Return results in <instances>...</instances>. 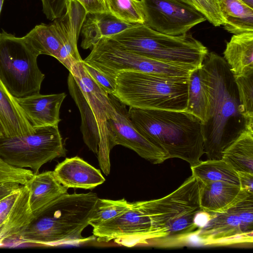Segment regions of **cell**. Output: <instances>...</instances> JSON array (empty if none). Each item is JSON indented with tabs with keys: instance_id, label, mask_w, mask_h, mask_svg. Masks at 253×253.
<instances>
[{
	"instance_id": "39",
	"label": "cell",
	"mask_w": 253,
	"mask_h": 253,
	"mask_svg": "<svg viewBox=\"0 0 253 253\" xmlns=\"http://www.w3.org/2000/svg\"><path fill=\"white\" fill-rule=\"evenodd\" d=\"M248 6L253 8V0H241Z\"/></svg>"
},
{
	"instance_id": "25",
	"label": "cell",
	"mask_w": 253,
	"mask_h": 253,
	"mask_svg": "<svg viewBox=\"0 0 253 253\" xmlns=\"http://www.w3.org/2000/svg\"><path fill=\"white\" fill-rule=\"evenodd\" d=\"M221 159L237 172L253 173V128L247 127L231 143Z\"/></svg>"
},
{
	"instance_id": "29",
	"label": "cell",
	"mask_w": 253,
	"mask_h": 253,
	"mask_svg": "<svg viewBox=\"0 0 253 253\" xmlns=\"http://www.w3.org/2000/svg\"><path fill=\"white\" fill-rule=\"evenodd\" d=\"M104 0L108 12L118 19L131 24L144 23V15L141 0Z\"/></svg>"
},
{
	"instance_id": "5",
	"label": "cell",
	"mask_w": 253,
	"mask_h": 253,
	"mask_svg": "<svg viewBox=\"0 0 253 253\" xmlns=\"http://www.w3.org/2000/svg\"><path fill=\"white\" fill-rule=\"evenodd\" d=\"M119 47L156 60L191 69L201 67L207 48L190 34L170 36L137 24L105 38Z\"/></svg>"
},
{
	"instance_id": "27",
	"label": "cell",
	"mask_w": 253,
	"mask_h": 253,
	"mask_svg": "<svg viewBox=\"0 0 253 253\" xmlns=\"http://www.w3.org/2000/svg\"><path fill=\"white\" fill-rule=\"evenodd\" d=\"M224 29L233 35L253 32V8L241 0H221Z\"/></svg>"
},
{
	"instance_id": "36",
	"label": "cell",
	"mask_w": 253,
	"mask_h": 253,
	"mask_svg": "<svg viewBox=\"0 0 253 253\" xmlns=\"http://www.w3.org/2000/svg\"><path fill=\"white\" fill-rule=\"evenodd\" d=\"M87 13L108 12L104 0H76Z\"/></svg>"
},
{
	"instance_id": "8",
	"label": "cell",
	"mask_w": 253,
	"mask_h": 253,
	"mask_svg": "<svg viewBox=\"0 0 253 253\" xmlns=\"http://www.w3.org/2000/svg\"><path fill=\"white\" fill-rule=\"evenodd\" d=\"M35 129L24 135L0 137V156L11 165L30 168L37 174L44 164L65 157L66 151L58 126Z\"/></svg>"
},
{
	"instance_id": "30",
	"label": "cell",
	"mask_w": 253,
	"mask_h": 253,
	"mask_svg": "<svg viewBox=\"0 0 253 253\" xmlns=\"http://www.w3.org/2000/svg\"><path fill=\"white\" fill-rule=\"evenodd\" d=\"M125 198L118 200L98 198L89 221L93 228L117 217L129 208Z\"/></svg>"
},
{
	"instance_id": "32",
	"label": "cell",
	"mask_w": 253,
	"mask_h": 253,
	"mask_svg": "<svg viewBox=\"0 0 253 253\" xmlns=\"http://www.w3.org/2000/svg\"><path fill=\"white\" fill-rule=\"evenodd\" d=\"M193 7L215 27L225 23L221 8V0H191Z\"/></svg>"
},
{
	"instance_id": "11",
	"label": "cell",
	"mask_w": 253,
	"mask_h": 253,
	"mask_svg": "<svg viewBox=\"0 0 253 253\" xmlns=\"http://www.w3.org/2000/svg\"><path fill=\"white\" fill-rule=\"evenodd\" d=\"M145 22L151 29L168 35L179 36L206 20L193 6L179 0H141Z\"/></svg>"
},
{
	"instance_id": "35",
	"label": "cell",
	"mask_w": 253,
	"mask_h": 253,
	"mask_svg": "<svg viewBox=\"0 0 253 253\" xmlns=\"http://www.w3.org/2000/svg\"><path fill=\"white\" fill-rule=\"evenodd\" d=\"M42 11L46 17L50 20L59 18L66 9L68 0H41Z\"/></svg>"
},
{
	"instance_id": "1",
	"label": "cell",
	"mask_w": 253,
	"mask_h": 253,
	"mask_svg": "<svg viewBox=\"0 0 253 253\" xmlns=\"http://www.w3.org/2000/svg\"><path fill=\"white\" fill-rule=\"evenodd\" d=\"M202 67L209 101L208 117L201 125L205 153L208 159L220 160L224 150L253 126L248 125L234 77L223 57L208 53Z\"/></svg>"
},
{
	"instance_id": "18",
	"label": "cell",
	"mask_w": 253,
	"mask_h": 253,
	"mask_svg": "<svg viewBox=\"0 0 253 253\" xmlns=\"http://www.w3.org/2000/svg\"><path fill=\"white\" fill-rule=\"evenodd\" d=\"M134 25L122 21L109 12L87 13L81 31V46L84 49L92 48L101 39L117 34Z\"/></svg>"
},
{
	"instance_id": "31",
	"label": "cell",
	"mask_w": 253,
	"mask_h": 253,
	"mask_svg": "<svg viewBox=\"0 0 253 253\" xmlns=\"http://www.w3.org/2000/svg\"><path fill=\"white\" fill-rule=\"evenodd\" d=\"M239 101L250 126H253V73L235 78Z\"/></svg>"
},
{
	"instance_id": "9",
	"label": "cell",
	"mask_w": 253,
	"mask_h": 253,
	"mask_svg": "<svg viewBox=\"0 0 253 253\" xmlns=\"http://www.w3.org/2000/svg\"><path fill=\"white\" fill-rule=\"evenodd\" d=\"M194 235L206 245L253 243V192L241 189L237 199L222 211L210 213Z\"/></svg>"
},
{
	"instance_id": "2",
	"label": "cell",
	"mask_w": 253,
	"mask_h": 253,
	"mask_svg": "<svg viewBox=\"0 0 253 253\" xmlns=\"http://www.w3.org/2000/svg\"><path fill=\"white\" fill-rule=\"evenodd\" d=\"M129 118L137 130L163 150L167 159L179 158L191 166L205 154L202 122L185 111L129 107Z\"/></svg>"
},
{
	"instance_id": "38",
	"label": "cell",
	"mask_w": 253,
	"mask_h": 253,
	"mask_svg": "<svg viewBox=\"0 0 253 253\" xmlns=\"http://www.w3.org/2000/svg\"><path fill=\"white\" fill-rule=\"evenodd\" d=\"M21 185L15 182H8L0 184V201L18 190Z\"/></svg>"
},
{
	"instance_id": "19",
	"label": "cell",
	"mask_w": 253,
	"mask_h": 253,
	"mask_svg": "<svg viewBox=\"0 0 253 253\" xmlns=\"http://www.w3.org/2000/svg\"><path fill=\"white\" fill-rule=\"evenodd\" d=\"M25 185L29 190V205L34 216L67 193L68 189L60 183L53 171L34 174Z\"/></svg>"
},
{
	"instance_id": "15",
	"label": "cell",
	"mask_w": 253,
	"mask_h": 253,
	"mask_svg": "<svg viewBox=\"0 0 253 253\" xmlns=\"http://www.w3.org/2000/svg\"><path fill=\"white\" fill-rule=\"evenodd\" d=\"M71 13V4L68 0L65 13L61 17L49 24L36 25L22 38L37 55L45 54L57 59L67 38Z\"/></svg>"
},
{
	"instance_id": "26",
	"label": "cell",
	"mask_w": 253,
	"mask_h": 253,
	"mask_svg": "<svg viewBox=\"0 0 253 253\" xmlns=\"http://www.w3.org/2000/svg\"><path fill=\"white\" fill-rule=\"evenodd\" d=\"M209 106L208 88L202 66L189 75L187 104L184 111L193 115L203 123L207 118Z\"/></svg>"
},
{
	"instance_id": "37",
	"label": "cell",
	"mask_w": 253,
	"mask_h": 253,
	"mask_svg": "<svg viewBox=\"0 0 253 253\" xmlns=\"http://www.w3.org/2000/svg\"><path fill=\"white\" fill-rule=\"evenodd\" d=\"M241 189L253 192V173L237 172Z\"/></svg>"
},
{
	"instance_id": "24",
	"label": "cell",
	"mask_w": 253,
	"mask_h": 253,
	"mask_svg": "<svg viewBox=\"0 0 253 253\" xmlns=\"http://www.w3.org/2000/svg\"><path fill=\"white\" fill-rule=\"evenodd\" d=\"M72 14L65 43L59 51L57 59L70 72L74 64L83 60L77 46L82 26L87 13L76 0H71Z\"/></svg>"
},
{
	"instance_id": "28",
	"label": "cell",
	"mask_w": 253,
	"mask_h": 253,
	"mask_svg": "<svg viewBox=\"0 0 253 253\" xmlns=\"http://www.w3.org/2000/svg\"><path fill=\"white\" fill-rule=\"evenodd\" d=\"M192 175L203 181H223L240 186L238 173L222 159L201 161L191 166Z\"/></svg>"
},
{
	"instance_id": "22",
	"label": "cell",
	"mask_w": 253,
	"mask_h": 253,
	"mask_svg": "<svg viewBox=\"0 0 253 253\" xmlns=\"http://www.w3.org/2000/svg\"><path fill=\"white\" fill-rule=\"evenodd\" d=\"M241 191L239 185L201 180L200 203L202 210L210 213L222 211L237 199Z\"/></svg>"
},
{
	"instance_id": "7",
	"label": "cell",
	"mask_w": 253,
	"mask_h": 253,
	"mask_svg": "<svg viewBox=\"0 0 253 253\" xmlns=\"http://www.w3.org/2000/svg\"><path fill=\"white\" fill-rule=\"evenodd\" d=\"M37 55L23 38L2 30L0 34V80L16 98L40 93L44 79Z\"/></svg>"
},
{
	"instance_id": "21",
	"label": "cell",
	"mask_w": 253,
	"mask_h": 253,
	"mask_svg": "<svg viewBox=\"0 0 253 253\" xmlns=\"http://www.w3.org/2000/svg\"><path fill=\"white\" fill-rule=\"evenodd\" d=\"M0 122L5 136L13 137L33 133L35 129L24 112L0 80Z\"/></svg>"
},
{
	"instance_id": "34",
	"label": "cell",
	"mask_w": 253,
	"mask_h": 253,
	"mask_svg": "<svg viewBox=\"0 0 253 253\" xmlns=\"http://www.w3.org/2000/svg\"><path fill=\"white\" fill-rule=\"evenodd\" d=\"M84 68L90 77L108 94L114 95L116 90V80L83 61Z\"/></svg>"
},
{
	"instance_id": "6",
	"label": "cell",
	"mask_w": 253,
	"mask_h": 253,
	"mask_svg": "<svg viewBox=\"0 0 253 253\" xmlns=\"http://www.w3.org/2000/svg\"><path fill=\"white\" fill-rule=\"evenodd\" d=\"M189 77L123 71L116 76L114 95L129 107L184 111Z\"/></svg>"
},
{
	"instance_id": "33",
	"label": "cell",
	"mask_w": 253,
	"mask_h": 253,
	"mask_svg": "<svg viewBox=\"0 0 253 253\" xmlns=\"http://www.w3.org/2000/svg\"><path fill=\"white\" fill-rule=\"evenodd\" d=\"M34 174L32 170L11 165L0 156V184L15 182L24 185Z\"/></svg>"
},
{
	"instance_id": "3",
	"label": "cell",
	"mask_w": 253,
	"mask_h": 253,
	"mask_svg": "<svg viewBox=\"0 0 253 253\" xmlns=\"http://www.w3.org/2000/svg\"><path fill=\"white\" fill-rule=\"evenodd\" d=\"M98 198L91 192L63 194L34 216L19 239L23 243L49 246L91 240L82 233L89 225Z\"/></svg>"
},
{
	"instance_id": "16",
	"label": "cell",
	"mask_w": 253,
	"mask_h": 253,
	"mask_svg": "<svg viewBox=\"0 0 253 253\" xmlns=\"http://www.w3.org/2000/svg\"><path fill=\"white\" fill-rule=\"evenodd\" d=\"M66 94L64 93L49 95L40 93L24 98H16L27 120L35 129L58 126L61 121L59 111Z\"/></svg>"
},
{
	"instance_id": "43",
	"label": "cell",
	"mask_w": 253,
	"mask_h": 253,
	"mask_svg": "<svg viewBox=\"0 0 253 253\" xmlns=\"http://www.w3.org/2000/svg\"></svg>"
},
{
	"instance_id": "20",
	"label": "cell",
	"mask_w": 253,
	"mask_h": 253,
	"mask_svg": "<svg viewBox=\"0 0 253 253\" xmlns=\"http://www.w3.org/2000/svg\"><path fill=\"white\" fill-rule=\"evenodd\" d=\"M223 55L234 78L253 74V32L233 35Z\"/></svg>"
},
{
	"instance_id": "13",
	"label": "cell",
	"mask_w": 253,
	"mask_h": 253,
	"mask_svg": "<svg viewBox=\"0 0 253 253\" xmlns=\"http://www.w3.org/2000/svg\"><path fill=\"white\" fill-rule=\"evenodd\" d=\"M109 97L115 111L114 118L107 123L110 149L115 145H122L153 164H161L167 160L163 150L146 139L135 128L126 105L112 94H109Z\"/></svg>"
},
{
	"instance_id": "23",
	"label": "cell",
	"mask_w": 253,
	"mask_h": 253,
	"mask_svg": "<svg viewBox=\"0 0 253 253\" xmlns=\"http://www.w3.org/2000/svg\"><path fill=\"white\" fill-rule=\"evenodd\" d=\"M67 84L69 91L81 113V130L84 141L90 150L97 154L100 136L95 117L80 87L70 73L68 77Z\"/></svg>"
},
{
	"instance_id": "17",
	"label": "cell",
	"mask_w": 253,
	"mask_h": 253,
	"mask_svg": "<svg viewBox=\"0 0 253 253\" xmlns=\"http://www.w3.org/2000/svg\"><path fill=\"white\" fill-rule=\"evenodd\" d=\"M54 173L64 186L92 189L105 181L101 171L78 156L67 158L58 164Z\"/></svg>"
},
{
	"instance_id": "4",
	"label": "cell",
	"mask_w": 253,
	"mask_h": 253,
	"mask_svg": "<svg viewBox=\"0 0 253 253\" xmlns=\"http://www.w3.org/2000/svg\"><path fill=\"white\" fill-rule=\"evenodd\" d=\"M201 180L191 175L178 188L158 199L142 201L151 224L149 244L179 245L199 228L197 215L203 211L200 203Z\"/></svg>"
},
{
	"instance_id": "40",
	"label": "cell",
	"mask_w": 253,
	"mask_h": 253,
	"mask_svg": "<svg viewBox=\"0 0 253 253\" xmlns=\"http://www.w3.org/2000/svg\"><path fill=\"white\" fill-rule=\"evenodd\" d=\"M5 136V131L3 128V126L0 122V137H3Z\"/></svg>"
},
{
	"instance_id": "10",
	"label": "cell",
	"mask_w": 253,
	"mask_h": 253,
	"mask_svg": "<svg viewBox=\"0 0 253 253\" xmlns=\"http://www.w3.org/2000/svg\"><path fill=\"white\" fill-rule=\"evenodd\" d=\"M83 61L116 80L118 73L131 71L161 76L188 77L191 69L156 60L123 49L101 39Z\"/></svg>"
},
{
	"instance_id": "41",
	"label": "cell",
	"mask_w": 253,
	"mask_h": 253,
	"mask_svg": "<svg viewBox=\"0 0 253 253\" xmlns=\"http://www.w3.org/2000/svg\"><path fill=\"white\" fill-rule=\"evenodd\" d=\"M179 0L185 3H187L188 4L193 6L191 0Z\"/></svg>"
},
{
	"instance_id": "14",
	"label": "cell",
	"mask_w": 253,
	"mask_h": 253,
	"mask_svg": "<svg viewBox=\"0 0 253 253\" xmlns=\"http://www.w3.org/2000/svg\"><path fill=\"white\" fill-rule=\"evenodd\" d=\"M33 217L26 185L0 201V246L7 240L19 239Z\"/></svg>"
},
{
	"instance_id": "42",
	"label": "cell",
	"mask_w": 253,
	"mask_h": 253,
	"mask_svg": "<svg viewBox=\"0 0 253 253\" xmlns=\"http://www.w3.org/2000/svg\"><path fill=\"white\" fill-rule=\"evenodd\" d=\"M4 1V0H0V12L1 11V9H2V5H3Z\"/></svg>"
},
{
	"instance_id": "12",
	"label": "cell",
	"mask_w": 253,
	"mask_h": 253,
	"mask_svg": "<svg viewBox=\"0 0 253 253\" xmlns=\"http://www.w3.org/2000/svg\"><path fill=\"white\" fill-rule=\"evenodd\" d=\"M80 87L95 117L100 140L97 155L100 167L108 175L110 172V153L107 123L114 118L115 109L109 94L100 86L85 70L83 60L73 65L69 72Z\"/></svg>"
}]
</instances>
